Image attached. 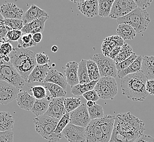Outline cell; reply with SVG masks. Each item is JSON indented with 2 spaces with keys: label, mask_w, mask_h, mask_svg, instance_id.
<instances>
[{
  "label": "cell",
  "mask_w": 154,
  "mask_h": 142,
  "mask_svg": "<svg viewBox=\"0 0 154 142\" xmlns=\"http://www.w3.org/2000/svg\"><path fill=\"white\" fill-rule=\"evenodd\" d=\"M12 29L9 25L5 24H0V43L2 44L5 43L9 42V39L7 38L8 33Z\"/></svg>",
  "instance_id": "b9f144b4"
},
{
  "label": "cell",
  "mask_w": 154,
  "mask_h": 142,
  "mask_svg": "<svg viewBox=\"0 0 154 142\" xmlns=\"http://www.w3.org/2000/svg\"><path fill=\"white\" fill-rule=\"evenodd\" d=\"M45 17H49L47 12L42 10L35 5H32L30 8L24 13L22 20L23 21L24 25H25L32 22L33 21Z\"/></svg>",
  "instance_id": "ffe728a7"
},
{
  "label": "cell",
  "mask_w": 154,
  "mask_h": 142,
  "mask_svg": "<svg viewBox=\"0 0 154 142\" xmlns=\"http://www.w3.org/2000/svg\"><path fill=\"white\" fill-rule=\"evenodd\" d=\"M49 96L42 100H36L31 112L36 116L44 115L47 112L51 100Z\"/></svg>",
  "instance_id": "484cf974"
},
{
  "label": "cell",
  "mask_w": 154,
  "mask_h": 142,
  "mask_svg": "<svg viewBox=\"0 0 154 142\" xmlns=\"http://www.w3.org/2000/svg\"><path fill=\"white\" fill-rule=\"evenodd\" d=\"M43 86L50 92L49 96L51 98L64 97L67 94L66 90L55 84L43 83Z\"/></svg>",
  "instance_id": "f546056e"
},
{
  "label": "cell",
  "mask_w": 154,
  "mask_h": 142,
  "mask_svg": "<svg viewBox=\"0 0 154 142\" xmlns=\"http://www.w3.org/2000/svg\"><path fill=\"white\" fill-rule=\"evenodd\" d=\"M20 92V89L0 80V105L7 104L14 101Z\"/></svg>",
  "instance_id": "4fadbf2b"
},
{
  "label": "cell",
  "mask_w": 154,
  "mask_h": 142,
  "mask_svg": "<svg viewBox=\"0 0 154 142\" xmlns=\"http://www.w3.org/2000/svg\"><path fill=\"white\" fill-rule=\"evenodd\" d=\"M64 100V97L51 98L45 115L60 120L67 113L63 104Z\"/></svg>",
  "instance_id": "9a60e30c"
},
{
  "label": "cell",
  "mask_w": 154,
  "mask_h": 142,
  "mask_svg": "<svg viewBox=\"0 0 154 142\" xmlns=\"http://www.w3.org/2000/svg\"><path fill=\"white\" fill-rule=\"evenodd\" d=\"M0 80L5 81L20 89L25 85V81L21 77L11 62L0 60Z\"/></svg>",
  "instance_id": "8992f818"
},
{
  "label": "cell",
  "mask_w": 154,
  "mask_h": 142,
  "mask_svg": "<svg viewBox=\"0 0 154 142\" xmlns=\"http://www.w3.org/2000/svg\"><path fill=\"white\" fill-rule=\"evenodd\" d=\"M0 142H14V133L12 131H0Z\"/></svg>",
  "instance_id": "f6af8a7d"
},
{
  "label": "cell",
  "mask_w": 154,
  "mask_h": 142,
  "mask_svg": "<svg viewBox=\"0 0 154 142\" xmlns=\"http://www.w3.org/2000/svg\"><path fill=\"white\" fill-rule=\"evenodd\" d=\"M33 97L36 100H42L47 97V91L43 86L36 85L31 89Z\"/></svg>",
  "instance_id": "ab89813d"
},
{
  "label": "cell",
  "mask_w": 154,
  "mask_h": 142,
  "mask_svg": "<svg viewBox=\"0 0 154 142\" xmlns=\"http://www.w3.org/2000/svg\"><path fill=\"white\" fill-rule=\"evenodd\" d=\"M117 35L124 40H132L136 36V32L134 28L127 24H119L116 29Z\"/></svg>",
  "instance_id": "83f0119b"
},
{
  "label": "cell",
  "mask_w": 154,
  "mask_h": 142,
  "mask_svg": "<svg viewBox=\"0 0 154 142\" xmlns=\"http://www.w3.org/2000/svg\"><path fill=\"white\" fill-rule=\"evenodd\" d=\"M49 17H45L33 21L29 24L24 25L21 29L23 33L34 35L37 33H42L45 30V23Z\"/></svg>",
  "instance_id": "7402d4cb"
},
{
  "label": "cell",
  "mask_w": 154,
  "mask_h": 142,
  "mask_svg": "<svg viewBox=\"0 0 154 142\" xmlns=\"http://www.w3.org/2000/svg\"><path fill=\"white\" fill-rule=\"evenodd\" d=\"M14 124V120L10 113L0 111V131H12Z\"/></svg>",
  "instance_id": "f1b7e54d"
},
{
  "label": "cell",
  "mask_w": 154,
  "mask_h": 142,
  "mask_svg": "<svg viewBox=\"0 0 154 142\" xmlns=\"http://www.w3.org/2000/svg\"><path fill=\"white\" fill-rule=\"evenodd\" d=\"M36 60L37 65L40 66L47 65L48 63L50 62V59L45 52L41 53L36 54Z\"/></svg>",
  "instance_id": "bcb514c9"
},
{
  "label": "cell",
  "mask_w": 154,
  "mask_h": 142,
  "mask_svg": "<svg viewBox=\"0 0 154 142\" xmlns=\"http://www.w3.org/2000/svg\"><path fill=\"white\" fill-rule=\"evenodd\" d=\"M146 90L149 94L154 95V80H148L146 81Z\"/></svg>",
  "instance_id": "816d5d0a"
},
{
  "label": "cell",
  "mask_w": 154,
  "mask_h": 142,
  "mask_svg": "<svg viewBox=\"0 0 154 142\" xmlns=\"http://www.w3.org/2000/svg\"><path fill=\"white\" fill-rule=\"evenodd\" d=\"M101 131L107 141L109 142L114 129L115 123V116L106 115L103 118L98 119Z\"/></svg>",
  "instance_id": "44dd1931"
},
{
  "label": "cell",
  "mask_w": 154,
  "mask_h": 142,
  "mask_svg": "<svg viewBox=\"0 0 154 142\" xmlns=\"http://www.w3.org/2000/svg\"><path fill=\"white\" fill-rule=\"evenodd\" d=\"M86 66L91 82L98 80L101 78L97 66L94 61L91 60H86Z\"/></svg>",
  "instance_id": "e575fe53"
},
{
  "label": "cell",
  "mask_w": 154,
  "mask_h": 142,
  "mask_svg": "<svg viewBox=\"0 0 154 142\" xmlns=\"http://www.w3.org/2000/svg\"><path fill=\"white\" fill-rule=\"evenodd\" d=\"M69 123V113H66L62 118L59 120L55 130L54 131V133L57 136L62 138V132L65 129L67 125Z\"/></svg>",
  "instance_id": "f35d334b"
},
{
  "label": "cell",
  "mask_w": 154,
  "mask_h": 142,
  "mask_svg": "<svg viewBox=\"0 0 154 142\" xmlns=\"http://www.w3.org/2000/svg\"><path fill=\"white\" fill-rule=\"evenodd\" d=\"M13 49V45L9 42L1 44L0 45V60H3L6 56H9Z\"/></svg>",
  "instance_id": "ee69618b"
},
{
  "label": "cell",
  "mask_w": 154,
  "mask_h": 142,
  "mask_svg": "<svg viewBox=\"0 0 154 142\" xmlns=\"http://www.w3.org/2000/svg\"><path fill=\"white\" fill-rule=\"evenodd\" d=\"M1 45V43H0V45Z\"/></svg>",
  "instance_id": "680465c9"
},
{
  "label": "cell",
  "mask_w": 154,
  "mask_h": 142,
  "mask_svg": "<svg viewBox=\"0 0 154 142\" xmlns=\"http://www.w3.org/2000/svg\"><path fill=\"white\" fill-rule=\"evenodd\" d=\"M138 56L135 53H134L128 59L124 61L117 63L116 65V67L118 72L124 70L128 68L136 60Z\"/></svg>",
  "instance_id": "7bdbcfd3"
},
{
  "label": "cell",
  "mask_w": 154,
  "mask_h": 142,
  "mask_svg": "<svg viewBox=\"0 0 154 142\" xmlns=\"http://www.w3.org/2000/svg\"><path fill=\"white\" fill-rule=\"evenodd\" d=\"M145 124L131 113L115 116L113 132L109 142H134L143 134Z\"/></svg>",
  "instance_id": "6da1fadb"
},
{
  "label": "cell",
  "mask_w": 154,
  "mask_h": 142,
  "mask_svg": "<svg viewBox=\"0 0 154 142\" xmlns=\"http://www.w3.org/2000/svg\"><path fill=\"white\" fill-rule=\"evenodd\" d=\"M88 110L91 120L101 119L104 116L103 107L97 104H95L91 108H88Z\"/></svg>",
  "instance_id": "74e56055"
},
{
  "label": "cell",
  "mask_w": 154,
  "mask_h": 142,
  "mask_svg": "<svg viewBox=\"0 0 154 142\" xmlns=\"http://www.w3.org/2000/svg\"><path fill=\"white\" fill-rule=\"evenodd\" d=\"M137 8L134 0H115L110 13V18L117 19L128 15Z\"/></svg>",
  "instance_id": "9c48e42d"
},
{
  "label": "cell",
  "mask_w": 154,
  "mask_h": 142,
  "mask_svg": "<svg viewBox=\"0 0 154 142\" xmlns=\"http://www.w3.org/2000/svg\"><path fill=\"white\" fill-rule=\"evenodd\" d=\"M5 24L9 25L13 30H21L24 27V23L20 19H4L0 24Z\"/></svg>",
  "instance_id": "60d3db41"
},
{
  "label": "cell",
  "mask_w": 154,
  "mask_h": 142,
  "mask_svg": "<svg viewBox=\"0 0 154 142\" xmlns=\"http://www.w3.org/2000/svg\"><path fill=\"white\" fill-rule=\"evenodd\" d=\"M94 90L100 98L113 100L118 94V85L116 79L112 77H101L98 80Z\"/></svg>",
  "instance_id": "52a82bcc"
},
{
  "label": "cell",
  "mask_w": 154,
  "mask_h": 142,
  "mask_svg": "<svg viewBox=\"0 0 154 142\" xmlns=\"http://www.w3.org/2000/svg\"><path fill=\"white\" fill-rule=\"evenodd\" d=\"M143 57L141 55L138 56L136 60L128 67L124 70L118 72L117 75L119 78L122 79L128 74H133L141 71Z\"/></svg>",
  "instance_id": "4316f807"
},
{
  "label": "cell",
  "mask_w": 154,
  "mask_h": 142,
  "mask_svg": "<svg viewBox=\"0 0 154 142\" xmlns=\"http://www.w3.org/2000/svg\"><path fill=\"white\" fill-rule=\"evenodd\" d=\"M77 3V8L80 13L88 18H92L98 15V1L82 0L73 1Z\"/></svg>",
  "instance_id": "5bb4252c"
},
{
  "label": "cell",
  "mask_w": 154,
  "mask_h": 142,
  "mask_svg": "<svg viewBox=\"0 0 154 142\" xmlns=\"http://www.w3.org/2000/svg\"><path fill=\"white\" fill-rule=\"evenodd\" d=\"M90 60L96 63L101 77H116L117 70L113 60L101 54H96Z\"/></svg>",
  "instance_id": "ba28073f"
},
{
  "label": "cell",
  "mask_w": 154,
  "mask_h": 142,
  "mask_svg": "<svg viewBox=\"0 0 154 142\" xmlns=\"http://www.w3.org/2000/svg\"><path fill=\"white\" fill-rule=\"evenodd\" d=\"M86 142H108L101 131L98 119L91 120L85 128Z\"/></svg>",
  "instance_id": "7c38bea8"
},
{
  "label": "cell",
  "mask_w": 154,
  "mask_h": 142,
  "mask_svg": "<svg viewBox=\"0 0 154 142\" xmlns=\"http://www.w3.org/2000/svg\"><path fill=\"white\" fill-rule=\"evenodd\" d=\"M82 96L88 101H92L96 102L100 99L98 95H97V92L95 91V90H92L87 92L86 93L84 94Z\"/></svg>",
  "instance_id": "7dc6e473"
},
{
  "label": "cell",
  "mask_w": 154,
  "mask_h": 142,
  "mask_svg": "<svg viewBox=\"0 0 154 142\" xmlns=\"http://www.w3.org/2000/svg\"><path fill=\"white\" fill-rule=\"evenodd\" d=\"M3 60L6 62H11V59H10V57H9V56H6L5 57H4Z\"/></svg>",
  "instance_id": "6f0895ef"
},
{
  "label": "cell",
  "mask_w": 154,
  "mask_h": 142,
  "mask_svg": "<svg viewBox=\"0 0 154 142\" xmlns=\"http://www.w3.org/2000/svg\"><path fill=\"white\" fill-rule=\"evenodd\" d=\"M63 136L68 142H85L86 141L85 128L77 126L69 123L62 132Z\"/></svg>",
  "instance_id": "8fae6325"
},
{
  "label": "cell",
  "mask_w": 154,
  "mask_h": 142,
  "mask_svg": "<svg viewBox=\"0 0 154 142\" xmlns=\"http://www.w3.org/2000/svg\"><path fill=\"white\" fill-rule=\"evenodd\" d=\"M63 69L67 84L72 87L79 84L78 76V63L77 62L75 61L68 62Z\"/></svg>",
  "instance_id": "ac0fdd59"
},
{
  "label": "cell",
  "mask_w": 154,
  "mask_h": 142,
  "mask_svg": "<svg viewBox=\"0 0 154 142\" xmlns=\"http://www.w3.org/2000/svg\"><path fill=\"white\" fill-rule=\"evenodd\" d=\"M125 44L124 40L118 35L112 36L104 39L101 51L104 56L109 57L110 54L115 48L121 47Z\"/></svg>",
  "instance_id": "e0dca14e"
},
{
  "label": "cell",
  "mask_w": 154,
  "mask_h": 142,
  "mask_svg": "<svg viewBox=\"0 0 154 142\" xmlns=\"http://www.w3.org/2000/svg\"><path fill=\"white\" fill-rule=\"evenodd\" d=\"M97 82L98 80L92 81L90 83L85 84H78V85L71 87V92L74 96H78L83 95L84 94L86 93L87 92L94 90L95 85L96 83H97Z\"/></svg>",
  "instance_id": "4dcf8cb0"
},
{
  "label": "cell",
  "mask_w": 154,
  "mask_h": 142,
  "mask_svg": "<svg viewBox=\"0 0 154 142\" xmlns=\"http://www.w3.org/2000/svg\"><path fill=\"white\" fill-rule=\"evenodd\" d=\"M33 122L37 133L48 142H59L62 138L54 133L59 120L44 114L33 119Z\"/></svg>",
  "instance_id": "277c9868"
},
{
  "label": "cell",
  "mask_w": 154,
  "mask_h": 142,
  "mask_svg": "<svg viewBox=\"0 0 154 142\" xmlns=\"http://www.w3.org/2000/svg\"><path fill=\"white\" fill-rule=\"evenodd\" d=\"M18 42L17 47L23 49L35 47L37 45L33 40L32 35L29 33H23V35L18 40Z\"/></svg>",
  "instance_id": "d590c367"
},
{
  "label": "cell",
  "mask_w": 154,
  "mask_h": 142,
  "mask_svg": "<svg viewBox=\"0 0 154 142\" xmlns=\"http://www.w3.org/2000/svg\"><path fill=\"white\" fill-rule=\"evenodd\" d=\"M0 13L3 18L7 19H20L22 20L24 12L15 4L7 3L1 6Z\"/></svg>",
  "instance_id": "2e32d148"
},
{
  "label": "cell",
  "mask_w": 154,
  "mask_h": 142,
  "mask_svg": "<svg viewBox=\"0 0 154 142\" xmlns=\"http://www.w3.org/2000/svg\"><path fill=\"white\" fill-rule=\"evenodd\" d=\"M119 24H125L133 27L136 33H142L147 29L150 22L149 14L145 9L137 8L122 18L116 19Z\"/></svg>",
  "instance_id": "5b68a950"
},
{
  "label": "cell",
  "mask_w": 154,
  "mask_h": 142,
  "mask_svg": "<svg viewBox=\"0 0 154 142\" xmlns=\"http://www.w3.org/2000/svg\"><path fill=\"white\" fill-rule=\"evenodd\" d=\"M114 0H99L98 15L101 18L109 17Z\"/></svg>",
  "instance_id": "d6a6232c"
},
{
  "label": "cell",
  "mask_w": 154,
  "mask_h": 142,
  "mask_svg": "<svg viewBox=\"0 0 154 142\" xmlns=\"http://www.w3.org/2000/svg\"><path fill=\"white\" fill-rule=\"evenodd\" d=\"M134 2L136 4L137 8H139L145 10L146 8H147L148 7L150 6L152 1H151V0H143V1L135 0Z\"/></svg>",
  "instance_id": "681fc988"
},
{
  "label": "cell",
  "mask_w": 154,
  "mask_h": 142,
  "mask_svg": "<svg viewBox=\"0 0 154 142\" xmlns=\"http://www.w3.org/2000/svg\"><path fill=\"white\" fill-rule=\"evenodd\" d=\"M140 71L148 80H154V56H143Z\"/></svg>",
  "instance_id": "d4e9b609"
},
{
  "label": "cell",
  "mask_w": 154,
  "mask_h": 142,
  "mask_svg": "<svg viewBox=\"0 0 154 142\" xmlns=\"http://www.w3.org/2000/svg\"><path fill=\"white\" fill-rule=\"evenodd\" d=\"M43 83H51L57 84L65 90L67 85L66 78L63 74L52 67L50 68Z\"/></svg>",
  "instance_id": "603a6c76"
},
{
  "label": "cell",
  "mask_w": 154,
  "mask_h": 142,
  "mask_svg": "<svg viewBox=\"0 0 154 142\" xmlns=\"http://www.w3.org/2000/svg\"><path fill=\"white\" fill-rule=\"evenodd\" d=\"M22 35L23 32L20 30H12L8 33L7 38L9 41H18Z\"/></svg>",
  "instance_id": "c3c4849f"
},
{
  "label": "cell",
  "mask_w": 154,
  "mask_h": 142,
  "mask_svg": "<svg viewBox=\"0 0 154 142\" xmlns=\"http://www.w3.org/2000/svg\"><path fill=\"white\" fill-rule=\"evenodd\" d=\"M147 80L141 71L125 76L120 81L122 95L131 101H144L148 94L146 90Z\"/></svg>",
  "instance_id": "7a4b0ae2"
},
{
  "label": "cell",
  "mask_w": 154,
  "mask_h": 142,
  "mask_svg": "<svg viewBox=\"0 0 154 142\" xmlns=\"http://www.w3.org/2000/svg\"><path fill=\"white\" fill-rule=\"evenodd\" d=\"M91 121L86 104H82L76 110L69 113V123L86 128Z\"/></svg>",
  "instance_id": "30bf717a"
},
{
  "label": "cell",
  "mask_w": 154,
  "mask_h": 142,
  "mask_svg": "<svg viewBox=\"0 0 154 142\" xmlns=\"http://www.w3.org/2000/svg\"><path fill=\"white\" fill-rule=\"evenodd\" d=\"M64 106L67 113H71L81 106V99L79 98H65Z\"/></svg>",
  "instance_id": "8d00e7d4"
},
{
  "label": "cell",
  "mask_w": 154,
  "mask_h": 142,
  "mask_svg": "<svg viewBox=\"0 0 154 142\" xmlns=\"http://www.w3.org/2000/svg\"><path fill=\"white\" fill-rule=\"evenodd\" d=\"M120 49H121V47H117L115 48L110 54L109 56L110 59L112 60L115 59L116 57L118 56V55L119 53Z\"/></svg>",
  "instance_id": "f5cc1de1"
},
{
  "label": "cell",
  "mask_w": 154,
  "mask_h": 142,
  "mask_svg": "<svg viewBox=\"0 0 154 142\" xmlns=\"http://www.w3.org/2000/svg\"><path fill=\"white\" fill-rule=\"evenodd\" d=\"M134 142H154V138L150 135L143 134Z\"/></svg>",
  "instance_id": "f907efd6"
},
{
  "label": "cell",
  "mask_w": 154,
  "mask_h": 142,
  "mask_svg": "<svg viewBox=\"0 0 154 142\" xmlns=\"http://www.w3.org/2000/svg\"><path fill=\"white\" fill-rule=\"evenodd\" d=\"M51 68V66L48 64L43 66L37 65L28 77L27 82L28 83H43Z\"/></svg>",
  "instance_id": "d6986e66"
},
{
  "label": "cell",
  "mask_w": 154,
  "mask_h": 142,
  "mask_svg": "<svg viewBox=\"0 0 154 142\" xmlns=\"http://www.w3.org/2000/svg\"><path fill=\"white\" fill-rule=\"evenodd\" d=\"M51 51H53L54 53H56L58 51V47L57 45H53L51 48Z\"/></svg>",
  "instance_id": "9f6ffc18"
},
{
  "label": "cell",
  "mask_w": 154,
  "mask_h": 142,
  "mask_svg": "<svg viewBox=\"0 0 154 142\" xmlns=\"http://www.w3.org/2000/svg\"><path fill=\"white\" fill-rule=\"evenodd\" d=\"M43 38V36L42 33H37L34 35H32V39L33 41L36 43L38 44L41 42Z\"/></svg>",
  "instance_id": "db71d44e"
},
{
  "label": "cell",
  "mask_w": 154,
  "mask_h": 142,
  "mask_svg": "<svg viewBox=\"0 0 154 142\" xmlns=\"http://www.w3.org/2000/svg\"><path fill=\"white\" fill-rule=\"evenodd\" d=\"M78 76L80 84H85L91 82L86 66V60H82L78 63Z\"/></svg>",
  "instance_id": "1f68e13d"
},
{
  "label": "cell",
  "mask_w": 154,
  "mask_h": 142,
  "mask_svg": "<svg viewBox=\"0 0 154 142\" xmlns=\"http://www.w3.org/2000/svg\"><path fill=\"white\" fill-rule=\"evenodd\" d=\"M11 63L25 82L37 65L36 54L27 49L17 47L9 55Z\"/></svg>",
  "instance_id": "3957f363"
},
{
  "label": "cell",
  "mask_w": 154,
  "mask_h": 142,
  "mask_svg": "<svg viewBox=\"0 0 154 142\" xmlns=\"http://www.w3.org/2000/svg\"><path fill=\"white\" fill-rule=\"evenodd\" d=\"M17 104L21 109L29 111L32 109L36 99L27 91H20L16 98Z\"/></svg>",
  "instance_id": "cb8c5ba5"
},
{
  "label": "cell",
  "mask_w": 154,
  "mask_h": 142,
  "mask_svg": "<svg viewBox=\"0 0 154 142\" xmlns=\"http://www.w3.org/2000/svg\"><path fill=\"white\" fill-rule=\"evenodd\" d=\"M134 53L131 46L128 45V43H125L124 45L121 47V49L118 56L116 57L115 59L113 60V61L116 65L127 59Z\"/></svg>",
  "instance_id": "836d02e7"
},
{
  "label": "cell",
  "mask_w": 154,
  "mask_h": 142,
  "mask_svg": "<svg viewBox=\"0 0 154 142\" xmlns=\"http://www.w3.org/2000/svg\"><path fill=\"white\" fill-rule=\"evenodd\" d=\"M95 104H96L95 102H94V101H87L86 105L88 108H91V107L94 106Z\"/></svg>",
  "instance_id": "11a10c76"
}]
</instances>
